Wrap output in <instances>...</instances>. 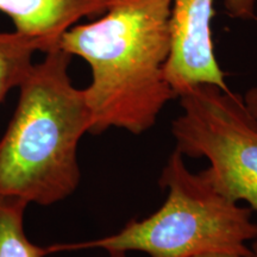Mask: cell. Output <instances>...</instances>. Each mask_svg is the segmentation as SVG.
Instances as JSON below:
<instances>
[{
    "mask_svg": "<svg viewBox=\"0 0 257 257\" xmlns=\"http://www.w3.org/2000/svg\"><path fill=\"white\" fill-rule=\"evenodd\" d=\"M170 14L172 0H110L101 18L61 37L59 48L91 67L92 81L83 89L89 133L118 127L141 135L178 98L166 76Z\"/></svg>",
    "mask_w": 257,
    "mask_h": 257,
    "instance_id": "cell-1",
    "label": "cell"
},
{
    "mask_svg": "<svg viewBox=\"0 0 257 257\" xmlns=\"http://www.w3.org/2000/svg\"><path fill=\"white\" fill-rule=\"evenodd\" d=\"M72 55L57 48L32 63L0 140V195L48 206L78 187V146L91 130L83 89L74 87Z\"/></svg>",
    "mask_w": 257,
    "mask_h": 257,
    "instance_id": "cell-2",
    "label": "cell"
},
{
    "mask_svg": "<svg viewBox=\"0 0 257 257\" xmlns=\"http://www.w3.org/2000/svg\"><path fill=\"white\" fill-rule=\"evenodd\" d=\"M160 185L168 189V195L149 217L131 220L119 232L104 238L54 245L53 252L99 248L111 257H125L130 251L150 257H189L210 251L251 253L246 242L257 238L251 208L224 197L202 170L192 173L179 150L167 161Z\"/></svg>",
    "mask_w": 257,
    "mask_h": 257,
    "instance_id": "cell-3",
    "label": "cell"
},
{
    "mask_svg": "<svg viewBox=\"0 0 257 257\" xmlns=\"http://www.w3.org/2000/svg\"><path fill=\"white\" fill-rule=\"evenodd\" d=\"M179 98L182 113L172 125L176 150L207 159L202 172L213 187L257 212V125L243 98L207 83Z\"/></svg>",
    "mask_w": 257,
    "mask_h": 257,
    "instance_id": "cell-4",
    "label": "cell"
},
{
    "mask_svg": "<svg viewBox=\"0 0 257 257\" xmlns=\"http://www.w3.org/2000/svg\"><path fill=\"white\" fill-rule=\"evenodd\" d=\"M256 0H226L234 18L256 19ZM214 0H172V49L166 67L170 87L180 96L198 85L229 91L212 40Z\"/></svg>",
    "mask_w": 257,
    "mask_h": 257,
    "instance_id": "cell-5",
    "label": "cell"
},
{
    "mask_svg": "<svg viewBox=\"0 0 257 257\" xmlns=\"http://www.w3.org/2000/svg\"><path fill=\"white\" fill-rule=\"evenodd\" d=\"M108 4L110 0H0V12L46 54L57 49L61 37L79 21L102 15Z\"/></svg>",
    "mask_w": 257,
    "mask_h": 257,
    "instance_id": "cell-6",
    "label": "cell"
},
{
    "mask_svg": "<svg viewBox=\"0 0 257 257\" xmlns=\"http://www.w3.org/2000/svg\"><path fill=\"white\" fill-rule=\"evenodd\" d=\"M41 46L16 30L0 32V102L14 88H18L34 63Z\"/></svg>",
    "mask_w": 257,
    "mask_h": 257,
    "instance_id": "cell-7",
    "label": "cell"
},
{
    "mask_svg": "<svg viewBox=\"0 0 257 257\" xmlns=\"http://www.w3.org/2000/svg\"><path fill=\"white\" fill-rule=\"evenodd\" d=\"M27 202L0 195V257H44L50 248H41L28 239L24 231Z\"/></svg>",
    "mask_w": 257,
    "mask_h": 257,
    "instance_id": "cell-8",
    "label": "cell"
},
{
    "mask_svg": "<svg viewBox=\"0 0 257 257\" xmlns=\"http://www.w3.org/2000/svg\"><path fill=\"white\" fill-rule=\"evenodd\" d=\"M243 102L257 125V86L246 91L243 98Z\"/></svg>",
    "mask_w": 257,
    "mask_h": 257,
    "instance_id": "cell-9",
    "label": "cell"
},
{
    "mask_svg": "<svg viewBox=\"0 0 257 257\" xmlns=\"http://www.w3.org/2000/svg\"><path fill=\"white\" fill-rule=\"evenodd\" d=\"M189 257H252V251L250 255H243V253L236 252H224V251H210V252H202L197 253Z\"/></svg>",
    "mask_w": 257,
    "mask_h": 257,
    "instance_id": "cell-10",
    "label": "cell"
},
{
    "mask_svg": "<svg viewBox=\"0 0 257 257\" xmlns=\"http://www.w3.org/2000/svg\"><path fill=\"white\" fill-rule=\"evenodd\" d=\"M250 249H251V251H252V257H257V238L253 239V243Z\"/></svg>",
    "mask_w": 257,
    "mask_h": 257,
    "instance_id": "cell-11",
    "label": "cell"
}]
</instances>
